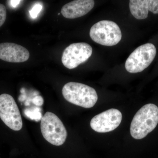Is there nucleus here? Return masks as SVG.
<instances>
[{"instance_id":"nucleus-1","label":"nucleus","mask_w":158,"mask_h":158,"mask_svg":"<svg viewBox=\"0 0 158 158\" xmlns=\"http://www.w3.org/2000/svg\"><path fill=\"white\" fill-rule=\"evenodd\" d=\"M158 123V107L148 104L140 109L132 119L130 127L131 135L135 139H143L156 127Z\"/></svg>"},{"instance_id":"nucleus-2","label":"nucleus","mask_w":158,"mask_h":158,"mask_svg":"<svg viewBox=\"0 0 158 158\" xmlns=\"http://www.w3.org/2000/svg\"><path fill=\"white\" fill-rule=\"evenodd\" d=\"M62 95L71 103L85 108H91L98 99L96 90L81 83L69 82L62 88Z\"/></svg>"},{"instance_id":"nucleus-3","label":"nucleus","mask_w":158,"mask_h":158,"mask_svg":"<svg viewBox=\"0 0 158 158\" xmlns=\"http://www.w3.org/2000/svg\"><path fill=\"white\" fill-rule=\"evenodd\" d=\"M40 129L44 139L53 145L60 146L67 138L64 124L56 115L51 112L46 113L41 118Z\"/></svg>"},{"instance_id":"nucleus-4","label":"nucleus","mask_w":158,"mask_h":158,"mask_svg":"<svg viewBox=\"0 0 158 158\" xmlns=\"http://www.w3.org/2000/svg\"><path fill=\"white\" fill-rule=\"evenodd\" d=\"M90 36L96 43L106 46H113L120 42L122 33L116 23L112 21L102 20L91 27Z\"/></svg>"},{"instance_id":"nucleus-5","label":"nucleus","mask_w":158,"mask_h":158,"mask_svg":"<svg viewBox=\"0 0 158 158\" xmlns=\"http://www.w3.org/2000/svg\"><path fill=\"white\" fill-rule=\"evenodd\" d=\"M156 54L154 45L147 43L138 47L127 59L125 68L130 73L141 72L151 64Z\"/></svg>"},{"instance_id":"nucleus-6","label":"nucleus","mask_w":158,"mask_h":158,"mask_svg":"<svg viewBox=\"0 0 158 158\" xmlns=\"http://www.w3.org/2000/svg\"><path fill=\"white\" fill-rule=\"evenodd\" d=\"M0 118L11 130L19 131L22 128V118L18 107L13 98L7 94L0 95Z\"/></svg>"},{"instance_id":"nucleus-7","label":"nucleus","mask_w":158,"mask_h":158,"mask_svg":"<svg viewBox=\"0 0 158 158\" xmlns=\"http://www.w3.org/2000/svg\"><path fill=\"white\" fill-rule=\"evenodd\" d=\"M92 53V47L88 44L83 42L72 44L63 52L62 64L69 69H73L86 62Z\"/></svg>"},{"instance_id":"nucleus-8","label":"nucleus","mask_w":158,"mask_h":158,"mask_svg":"<svg viewBox=\"0 0 158 158\" xmlns=\"http://www.w3.org/2000/svg\"><path fill=\"white\" fill-rule=\"evenodd\" d=\"M122 119L121 112L117 109H111L94 116L90 121V127L97 132H109L118 127Z\"/></svg>"},{"instance_id":"nucleus-9","label":"nucleus","mask_w":158,"mask_h":158,"mask_svg":"<svg viewBox=\"0 0 158 158\" xmlns=\"http://www.w3.org/2000/svg\"><path fill=\"white\" fill-rule=\"evenodd\" d=\"M30 53L22 46L12 43L0 44V59L9 62L19 63L28 60Z\"/></svg>"},{"instance_id":"nucleus-10","label":"nucleus","mask_w":158,"mask_h":158,"mask_svg":"<svg viewBox=\"0 0 158 158\" xmlns=\"http://www.w3.org/2000/svg\"><path fill=\"white\" fill-rule=\"evenodd\" d=\"M93 0H76L67 3L62 7L61 13L70 19L82 17L91 11L94 6Z\"/></svg>"},{"instance_id":"nucleus-11","label":"nucleus","mask_w":158,"mask_h":158,"mask_svg":"<svg viewBox=\"0 0 158 158\" xmlns=\"http://www.w3.org/2000/svg\"><path fill=\"white\" fill-rule=\"evenodd\" d=\"M129 7L131 13L136 19L147 18L149 11L147 0H131Z\"/></svg>"},{"instance_id":"nucleus-12","label":"nucleus","mask_w":158,"mask_h":158,"mask_svg":"<svg viewBox=\"0 0 158 158\" xmlns=\"http://www.w3.org/2000/svg\"><path fill=\"white\" fill-rule=\"evenodd\" d=\"M148 11L154 14H158V0H148Z\"/></svg>"},{"instance_id":"nucleus-13","label":"nucleus","mask_w":158,"mask_h":158,"mask_svg":"<svg viewBox=\"0 0 158 158\" xmlns=\"http://www.w3.org/2000/svg\"><path fill=\"white\" fill-rule=\"evenodd\" d=\"M42 5L41 4H39V3L34 5L32 9L30 11L31 17L33 19L36 18L40 12L42 10Z\"/></svg>"},{"instance_id":"nucleus-14","label":"nucleus","mask_w":158,"mask_h":158,"mask_svg":"<svg viewBox=\"0 0 158 158\" xmlns=\"http://www.w3.org/2000/svg\"><path fill=\"white\" fill-rule=\"evenodd\" d=\"M7 11L6 6L0 4V27L4 24L6 20Z\"/></svg>"},{"instance_id":"nucleus-15","label":"nucleus","mask_w":158,"mask_h":158,"mask_svg":"<svg viewBox=\"0 0 158 158\" xmlns=\"http://www.w3.org/2000/svg\"><path fill=\"white\" fill-rule=\"evenodd\" d=\"M21 2V1H10L11 6L13 7H15L19 4V3Z\"/></svg>"}]
</instances>
